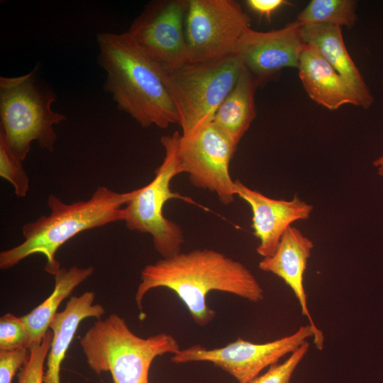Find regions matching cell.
Wrapping results in <instances>:
<instances>
[{"mask_svg":"<svg viewBox=\"0 0 383 383\" xmlns=\"http://www.w3.org/2000/svg\"><path fill=\"white\" fill-rule=\"evenodd\" d=\"M140 279L135 297L140 310L150 290L167 288L176 294L199 326L208 324L216 316L206 304L211 291L230 293L252 302L264 299L262 286L244 264L208 248L179 252L148 265L141 271Z\"/></svg>","mask_w":383,"mask_h":383,"instance_id":"obj_1","label":"cell"},{"mask_svg":"<svg viewBox=\"0 0 383 383\" xmlns=\"http://www.w3.org/2000/svg\"><path fill=\"white\" fill-rule=\"evenodd\" d=\"M98 62L106 71L104 89L117 107L143 127L166 128L179 116L162 67L148 57L126 32L97 35Z\"/></svg>","mask_w":383,"mask_h":383,"instance_id":"obj_2","label":"cell"},{"mask_svg":"<svg viewBox=\"0 0 383 383\" xmlns=\"http://www.w3.org/2000/svg\"><path fill=\"white\" fill-rule=\"evenodd\" d=\"M137 191L121 193L99 186L88 200L72 204L50 194V213L23 226L24 240L1 252L0 268L9 269L30 255L40 254L46 259L45 270L54 276L61 269L55 257L58 249L81 232L124 221V207Z\"/></svg>","mask_w":383,"mask_h":383,"instance_id":"obj_3","label":"cell"},{"mask_svg":"<svg viewBox=\"0 0 383 383\" xmlns=\"http://www.w3.org/2000/svg\"><path fill=\"white\" fill-rule=\"evenodd\" d=\"M38 71L35 66L23 75L0 77V132L22 161L34 141L42 149L53 152L57 140L54 126L67 119L52 109L57 95Z\"/></svg>","mask_w":383,"mask_h":383,"instance_id":"obj_4","label":"cell"},{"mask_svg":"<svg viewBox=\"0 0 383 383\" xmlns=\"http://www.w3.org/2000/svg\"><path fill=\"white\" fill-rule=\"evenodd\" d=\"M80 345L89 367L97 374L110 372L113 383H149L152 361L180 350L170 334L147 338L136 335L116 313L97 320L81 338Z\"/></svg>","mask_w":383,"mask_h":383,"instance_id":"obj_5","label":"cell"},{"mask_svg":"<svg viewBox=\"0 0 383 383\" xmlns=\"http://www.w3.org/2000/svg\"><path fill=\"white\" fill-rule=\"evenodd\" d=\"M243 67L235 55L210 62L162 68L184 137L211 123L221 103L238 81Z\"/></svg>","mask_w":383,"mask_h":383,"instance_id":"obj_6","label":"cell"},{"mask_svg":"<svg viewBox=\"0 0 383 383\" xmlns=\"http://www.w3.org/2000/svg\"><path fill=\"white\" fill-rule=\"evenodd\" d=\"M181 134L178 131L164 135L160 142L165 150V157L155 170L153 179L138 189L137 193L125 206V223L133 231L149 233L152 237L156 251L167 258L181 252L184 242L182 230L175 222L163 214L165 203L172 199L189 200L177 192H172V179L182 174L177 153Z\"/></svg>","mask_w":383,"mask_h":383,"instance_id":"obj_7","label":"cell"},{"mask_svg":"<svg viewBox=\"0 0 383 383\" xmlns=\"http://www.w3.org/2000/svg\"><path fill=\"white\" fill-rule=\"evenodd\" d=\"M251 19L234 0H187L184 18L187 63L234 55Z\"/></svg>","mask_w":383,"mask_h":383,"instance_id":"obj_8","label":"cell"},{"mask_svg":"<svg viewBox=\"0 0 383 383\" xmlns=\"http://www.w3.org/2000/svg\"><path fill=\"white\" fill-rule=\"evenodd\" d=\"M311 337H314V332L307 324L291 335L265 343L238 338L214 349L194 345L180 349L172 355L171 360L175 364L211 362L233 376L238 383H249L265 368L277 364L283 356L296 351Z\"/></svg>","mask_w":383,"mask_h":383,"instance_id":"obj_9","label":"cell"},{"mask_svg":"<svg viewBox=\"0 0 383 383\" xmlns=\"http://www.w3.org/2000/svg\"><path fill=\"white\" fill-rule=\"evenodd\" d=\"M237 149L213 123L195 134L179 138L177 153L181 173H187L192 184L215 193L224 205L237 195L235 180L229 172Z\"/></svg>","mask_w":383,"mask_h":383,"instance_id":"obj_10","label":"cell"},{"mask_svg":"<svg viewBox=\"0 0 383 383\" xmlns=\"http://www.w3.org/2000/svg\"><path fill=\"white\" fill-rule=\"evenodd\" d=\"M187 0H157L147 4L126 31L135 44L162 67L187 63L184 18Z\"/></svg>","mask_w":383,"mask_h":383,"instance_id":"obj_11","label":"cell"},{"mask_svg":"<svg viewBox=\"0 0 383 383\" xmlns=\"http://www.w3.org/2000/svg\"><path fill=\"white\" fill-rule=\"evenodd\" d=\"M304 45L302 25L296 21L270 31L248 28L234 55L260 83L283 68L298 67Z\"/></svg>","mask_w":383,"mask_h":383,"instance_id":"obj_12","label":"cell"},{"mask_svg":"<svg viewBox=\"0 0 383 383\" xmlns=\"http://www.w3.org/2000/svg\"><path fill=\"white\" fill-rule=\"evenodd\" d=\"M237 195L250 206L252 228L259 240L257 252L267 257L276 251L280 240L292 223L307 220L313 211V206L297 196L292 200L274 199L235 180Z\"/></svg>","mask_w":383,"mask_h":383,"instance_id":"obj_13","label":"cell"},{"mask_svg":"<svg viewBox=\"0 0 383 383\" xmlns=\"http://www.w3.org/2000/svg\"><path fill=\"white\" fill-rule=\"evenodd\" d=\"M313 246L309 238L299 229L291 226L283 234L274 253L263 257L258 267L262 271L279 277L291 288L301 306V313L307 317L309 324L314 332L313 343L321 350L323 348V334L317 328L310 314L304 287V273Z\"/></svg>","mask_w":383,"mask_h":383,"instance_id":"obj_14","label":"cell"},{"mask_svg":"<svg viewBox=\"0 0 383 383\" xmlns=\"http://www.w3.org/2000/svg\"><path fill=\"white\" fill-rule=\"evenodd\" d=\"M298 68L305 91L318 104L331 111L345 104L360 106L346 80L313 46L305 43Z\"/></svg>","mask_w":383,"mask_h":383,"instance_id":"obj_15","label":"cell"},{"mask_svg":"<svg viewBox=\"0 0 383 383\" xmlns=\"http://www.w3.org/2000/svg\"><path fill=\"white\" fill-rule=\"evenodd\" d=\"M94 299L93 292L72 296L65 308L55 315L49 328L53 337L47 357L43 383H61V364L79 325L85 318L99 320L104 314L105 309L101 305L94 304Z\"/></svg>","mask_w":383,"mask_h":383,"instance_id":"obj_16","label":"cell"},{"mask_svg":"<svg viewBox=\"0 0 383 383\" xmlns=\"http://www.w3.org/2000/svg\"><path fill=\"white\" fill-rule=\"evenodd\" d=\"M302 34L304 43L316 48L346 80L360 106L368 109L374 98L348 52L341 28L328 24L304 25L302 26Z\"/></svg>","mask_w":383,"mask_h":383,"instance_id":"obj_17","label":"cell"},{"mask_svg":"<svg viewBox=\"0 0 383 383\" xmlns=\"http://www.w3.org/2000/svg\"><path fill=\"white\" fill-rule=\"evenodd\" d=\"M258 80L243 65L237 82L216 111L212 123L238 146L256 116Z\"/></svg>","mask_w":383,"mask_h":383,"instance_id":"obj_18","label":"cell"},{"mask_svg":"<svg viewBox=\"0 0 383 383\" xmlns=\"http://www.w3.org/2000/svg\"><path fill=\"white\" fill-rule=\"evenodd\" d=\"M94 271L92 266L82 268L73 265L68 269L61 268L54 275L55 287L50 295L30 312L21 317L30 337L29 349L42 342L62 301L77 286L91 276Z\"/></svg>","mask_w":383,"mask_h":383,"instance_id":"obj_19","label":"cell"},{"mask_svg":"<svg viewBox=\"0 0 383 383\" xmlns=\"http://www.w3.org/2000/svg\"><path fill=\"white\" fill-rule=\"evenodd\" d=\"M356 5L352 0H312L296 21L302 26L328 24L351 28L356 21Z\"/></svg>","mask_w":383,"mask_h":383,"instance_id":"obj_20","label":"cell"},{"mask_svg":"<svg viewBox=\"0 0 383 383\" xmlns=\"http://www.w3.org/2000/svg\"><path fill=\"white\" fill-rule=\"evenodd\" d=\"M22 162L12 152L0 132V176L12 184L16 196L21 198L26 196L29 189V179Z\"/></svg>","mask_w":383,"mask_h":383,"instance_id":"obj_21","label":"cell"},{"mask_svg":"<svg viewBox=\"0 0 383 383\" xmlns=\"http://www.w3.org/2000/svg\"><path fill=\"white\" fill-rule=\"evenodd\" d=\"M53 334L48 331L42 342L33 345L26 363L21 368L18 383H43L44 363L47 359Z\"/></svg>","mask_w":383,"mask_h":383,"instance_id":"obj_22","label":"cell"},{"mask_svg":"<svg viewBox=\"0 0 383 383\" xmlns=\"http://www.w3.org/2000/svg\"><path fill=\"white\" fill-rule=\"evenodd\" d=\"M30 337L21 317L7 313L0 318V350L29 349Z\"/></svg>","mask_w":383,"mask_h":383,"instance_id":"obj_23","label":"cell"},{"mask_svg":"<svg viewBox=\"0 0 383 383\" xmlns=\"http://www.w3.org/2000/svg\"><path fill=\"white\" fill-rule=\"evenodd\" d=\"M309 344L306 341L282 363L270 367L263 374L259 375L249 383H291L293 372L308 352Z\"/></svg>","mask_w":383,"mask_h":383,"instance_id":"obj_24","label":"cell"},{"mask_svg":"<svg viewBox=\"0 0 383 383\" xmlns=\"http://www.w3.org/2000/svg\"><path fill=\"white\" fill-rule=\"evenodd\" d=\"M29 355L27 348L0 350V383H12L17 370L26 363Z\"/></svg>","mask_w":383,"mask_h":383,"instance_id":"obj_25","label":"cell"},{"mask_svg":"<svg viewBox=\"0 0 383 383\" xmlns=\"http://www.w3.org/2000/svg\"><path fill=\"white\" fill-rule=\"evenodd\" d=\"M247 6L256 13L260 18L265 17L271 21L272 14L284 5L290 4L285 0H247Z\"/></svg>","mask_w":383,"mask_h":383,"instance_id":"obj_26","label":"cell"},{"mask_svg":"<svg viewBox=\"0 0 383 383\" xmlns=\"http://www.w3.org/2000/svg\"><path fill=\"white\" fill-rule=\"evenodd\" d=\"M374 167L378 169V174L381 176H383V156L379 157L373 162Z\"/></svg>","mask_w":383,"mask_h":383,"instance_id":"obj_27","label":"cell"}]
</instances>
